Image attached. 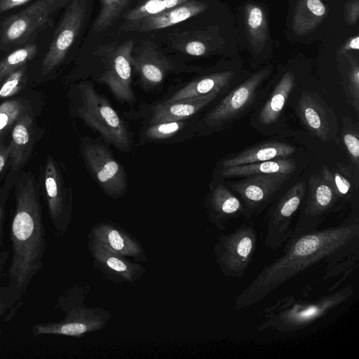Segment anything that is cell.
Instances as JSON below:
<instances>
[{"mask_svg": "<svg viewBox=\"0 0 359 359\" xmlns=\"http://www.w3.org/2000/svg\"><path fill=\"white\" fill-rule=\"evenodd\" d=\"M327 168L325 165L320 173L310 177L308 193L290 237L318 229L329 214L339 210L338 197L329 177Z\"/></svg>", "mask_w": 359, "mask_h": 359, "instance_id": "6", "label": "cell"}, {"mask_svg": "<svg viewBox=\"0 0 359 359\" xmlns=\"http://www.w3.org/2000/svg\"><path fill=\"white\" fill-rule=\"evenodd\" d=\"M130 1L100 0V10L93 25V32L100 33L111 26Z\"/></svg>", "mask_w": 359, "mask_h": 359, "instance_id": "36", "label": "cell"}, {"mask_svg": "<svg viewBox=\"0 0 359 359\" xmlns=\"http://www.w3.org/2000/svg\"><path fill=\"white\" fill-rule=\"evenodd\" d=\"M83 306H74L66 312L65 318L57 323L35 325L32 332L34 336L41 334H62L80 337L83 334L98 330L107 320L103 313Z\"/></svg>", "mask_w": 359, "mask_h": 359, "instance_id": "17", "label": "cell"}, {"mask_svg": "<svg viewBox=\"0 0 359 359\" xmlns=\"http://www.w3.org/2000/svg\"><path fill=\"white\" fill-rule=\"evenodd\" d=\"M73 109L75 116L99 133L107 144L124 152L131 149L133 139L126 123L91 81L74 86Z\"/></svg>", "mask_w": 359, "mask_h": 359, "instance_id": "3", "label": "cell"}, {"mask_svg": "<svg viewBox=\"0 0 359 359\" xmlns=\"http://www.w3.org/2000/svg\"><path fill=\"white\" fill-rule=\"evenodd\" d=\"M271 70V67L260 69L234 88L197 122V132L208 135L219 131L240 118L252 107L262 82Z\"/></svg>", "mask_w": 359, "mask_h": 359, "instance_id": "5", "label": "cell"}, {"mask_svg": "<svg viewBox=\"0 0 359 359\" xmlns=\"http://www.w3.org/2000/svg\"><path fill=\"white\" fill-rule=\"evenodd\" d=\"M170 46L175 51L191 56H203L215 48V37L209 30H191L170 33Z\"/></svg>", "mask_w": 359, "mask_h": 359, "instance_id": "25", "label": "cell"}, {"mask_svg": "<svg viewBox=\"0 0 359 359\" xmlns=\"http://www.w3.org/2000/svg\"><path fill=\"white\" fill-rule=\"evenodd\" d=\"M341 138L353 168L358 172L359 129L358 124L347 116L342 118Z\"/></svg>", "mask_w": 359, "mask_h": 359, "instance_id": "35", "label": "cell"}, {"mask_svg": "<svg viewBox=\"0 0 359 359\" xmlns=\"http://www.w3.org/2000/svg\"><path fill=\"white\" fill-rule=\"evenodd\" d=\"M197 131V122L190 118L149 125L142 133L144 142H173L188 137L189 132Z\"/></svg>", "mask_w": 359, "mask_h": 359, "instance_id": "29", "label": "cell"}, {"mask_svg": "<svg viewBox=\"0 0 359 359\" xmlns=\"http://www.w3.org/2000/svg\"><path fill=\"white\" fill-rule=\"evenodd\" d=\"M10 149L9 146H4L0 144V173L5 168L8 159L9 158Z\"/></svg>", "mask_w": 359, "mask_h": 359, "instance_id": "43", "label": "cell"}, {"mask_svg": "<svg viewBox=\"0 0 359 359\" xmlns=\"http://www.w3.org/2000/svg\"><path fill=\"white\" fill-rule=\"evenodd\" d=\"M296 168L293 159L285 157L250 164L222 168L221 175L224 178L245 177L259 174L291 175Z\"/></svg>", "mask_w": 359, "mask_h": 359, "instance_id": "26", "label": "cell"}, {"mask_svg": "<svg viewBox=\"0 0 359 359\" xmlns=\"http://www.w3.org/2000/svg\"><path fill=\"white\" fill-rule=\"evenodd\" d=\"M219 94L220 93L214 91L201 96L158 104L151 110L149 125L190 118L208 106Z\"/></svg>", "mask_w": 359, "mask_h": 359, "instance_id": "20", "label": "cell"}, {"mask_svg": "<svg viewBox=\"0 0 359 359\" xmlns=\"http://www.w3.org/2000/svg\"><path fill=\"white\" fill-rule=\"evenodd\" d=\"M132 68L138 74L142 86L153 89L173 69L172 61L149 41L135 43L130 54Z\"/></svg>", "mask_w": 359, "mask_h": 359, "instance_id": "16", "label": "cell"}, {"mask_svg": "<svg viewBox=\"0 0 359 359\" xmlns=\"http://www.w3.org/2000/svg\"><path fill=\"white\" fill-rule=\"evenodd\" d=\"M3 217V208L0 206V238H1V221Z\"/></svg>", "mask_w": 359, "mask_h": 359, "instance_id": "45", "label": "cell"}, {"mask_svg": "<svg viewBox=\"0 0 359 359\" xmlns=\"http://www.w3.org/2000/svg\"><path fill=\"white\" fill-rule=\"evenodd\" d=\"M345 165L340 164L334 170L327 168V172L334 188L339 201V210L353 202L355 191L358 187L354 185L353 174Z\"/></svg>", "mask_w": 359, "mask_h": 359, "instance_id": "32", "label": "cell"}, {"mask_svg": "<svg viewBox=\"0 0 359 359\" xmlns=\"http://www.w3.org/2000/svg\"><path fill=\"white\" fill-rule=\"evenodd\" d=\"M206 208L209 221L219 230L226 229V224L230 219L246 215L243 203L222 184L211 188Z\"/></svg>", "mask_w": 359, "mask_h": 359, "instance_id": "19", "label": "cell"}, {"mask_svg": "<svg viewBox=\"0 0 359 359\" xmlns=\"http://www.w3.org/2000/svg\"><path fill=\"white\" fill-rule=\"evenodd\" d=\"M306 194V184L300 181L291 187L273 205L264 217L263 243L276 250L283 246L292 233L294 217Z\"/></svg>", "mask_w": 359, "mask_h": 359, "instance_id": "11", "label": "cell"}, {"mask_svg": "<svg viewBox=\"0 0 359 359\" xmlns=\"http://www.w3.org/2000/svg\"><path fill=\"white\" fill-rule=\"evenodd\" d=\"M90 250L98 264L111 273L125 280L132 282L143 272L144 269L140 265L131 263L123 256L111 252L94 240H93Z\"/></svg>", "mask_w": 359, "mask_h": 359, "instance_id": "27", "label": "cell"}, {"mask_svg": "<svg viewBox=\"0 0 359 359\" xmlns=\"http://www.w3.org/2000/svg\"><path fill=\"white\" fill-rule=\"evenodd\" d=\"M257 247V234L252 224L244 223L233 232L222 235L214 251L222 274L243 278L252 262Z\"/></svg>", "mask_w": 359, "mask_h": 359, "instance_id": "8", "label": "cell"}, {"mask_svg": "<svg viewBox=\"0 0 359 359\" xmlns=\"http://www.w3.org/2000/svg\"><path fill=\"white\" fill-rule=\"evenodd\" d=\"M8 302L6 299L4 293L0 292V315H1L8 308Z\"/></svg>", "mask_w": 359, "mask_h": 359, "instance_id": "44", "label": "cell"}, {"mask_svg": "<svg viewBox=\"0 0 359 359\" xmlns=\"http://www.w3.org/2000/svg\"><path fill=\"white\" fill-rule=\"evenodd\" d=\"M37 47L30 43L11 52L0 62V82L8 74L25 65L36 55Z\"/></svg>", "mask_w": 359, "mask_h": 359, "instance_id": "34", "label": "cell"}, {"mask_svg": "<svg viewBox=\"0 0 359 359\" xmlns=\"http://www.w3.org/2000/svg\"><path fill=\"white\" fill-rule=\"evenodd\" d=\"M245 27L249 41L256 51H260L268 39L266 18L264 10L258 5L245 6Z\"/></svg>", "mask_w": 359, "mask_h": 359, "instance_id": "31", "label": "cell"}, {"mask_svg": "<svg viewBox=\"0 0 359 359\" xmlns=\"http://www.w3.org/2000/svg\"><path fill=\"white\" fill-rule=\"evenodd\" d=\"M359 17V1L351 0L345 6V18L350 25H355Z\"/></svg>", "mask_w": 359, "mask_h": 359, "instance_id": "40", "label": "cell"}, {"mask_svg": "<svg viewBox=\"0 0 359 359\" xmlns=\"http://www.w3.org/2000/svg\"><path fill=\"white\" fill-rule=\"evenodd\" d=\"M13 256L8 270L13 292H25L43 265L46 247L41 205L34 181L21 177L15 189L11 227Z\"/></svg>", "mask_w": 359, "mask_h": 359, "instance_id": "2", "label": "cell"}, {"mask_svg": "<svg viewBox=\"0 0 359 359\" xmlns=\"http://www.w3.org/2000/svg\"><path fill=\"white\" fill-rule=\"evenodd\" d=\"M236 72L227 70L215 72L198 77L188 83L170 96L164 102L204 95L214 91L224 92L230 85Z\"/></svg>", "mask_w": 359, "mask_h": 359, "instance_id": "23", "label": "cell"}, {"mask_svg": "<svg viewBox=\"0 0 359 359\" xmlns=\"http://www.w3.org/2000/svg\"><path fill=\"white\" fill-rule=\"evenodd\" d=\"M322 0H299L292 19V29L298 36L313 30L326 15Z\"/></svg>", "mask_w": 359, "mask_h": 359, "instance_id": "30", "label": "cell"}, {"mask_svg": "<svg viewBox=\"0 0 359 359\" xmlns=\"http://www.w3.org/2000/svg\"><path fill=\"white\" fill-rule=\"evenodd\" d=\"M353 293V286L348 285L313 301L296 299L293 297L280 299L264 311L265 321L259 325V330L273 329L280 332L300 330L326 316Z\"/></svg>", "mask_w": 359, "mask_h": 359, "instance_id": "4", "label": "cell"}, {"mask_svg": "<svg viewBox=\"0 0 359 359\" xmlns=\"http://www.w3.org/2000/svg\"><path fill=\"white\" fill-rule=\"evenodd\" d=\"M358 253V210H353L337 226L290 237L283 254L266 265L242 290L234 307L240 310L260 302L290 279L320 262L327 264V274Z\"/></svg>", "mask_w": 359, "mask_h": 359, "instance_id": "1", "label": "cell"}, {"mask_svg": "<svg viewBox=\"0 0 359 359\" xmlns=\"http://www.w3.org/2000/svg\"><path fill=\"white\" fill-rule=\"evenodd\" d=\"M294 85V76L286 72L273 89L269 98L258 114V122L264 126H270L278 121Z\"/></svg>", "mask_w": 359, "mask_h": 359, "instance_id": "28", "label": "cell"}, {"mask_svg": "<svg viewBox=\"0 0 359 359\" xmlns=\"http://www.w3.org/2000/svg\"><path fill=\"white\" fill-rule=\"evenodd\" d=\"M88 8V0H72L68 4L43 60L42 75L62 63L83 25Z\"/></svg>", "mask_w": 359, "mask_h": 359, "instance_id": "12", "label": "cell"}, {"mask_svg": "<svg viewBox=\"0 0 359 359\" xmlns=\"http://www.w3.org/2000/svg\"><path fill=\"white\" fill-rule=\"evenodd\" d=\"M297 111L302 123L313 135L323 142L339 143L335 114L318 94L302 92Z\"/></svg>", "mask_w": 359, "mask_h": 359, "instance_id": "14", "label": "cell"}, {"mask_svg": "<svg viewBox=\"0 0 359 359\" xmlns=\"http://www.w3.org/2000/svg\"><path fill=\"white\" fill-rule=\"evenodd\" d=\"M93 240L123 257H133L137 260H142L143 250L138 243L123 231L114 226L100 224L93 230Z\"/></svg>", "mask_w": 359, "mask_h": 359, "instance_id": "24", "label": "cell"}, {"mask_svg": "<svg viewBox=\"0 0 359 359\" xmlns=\"http://www.w3.org/2000/svg\"><path fill=\"white\" fill-rule=\"evenodd\" d=\"M27 65L8 74L0 82V99L8 98L18 93L27 81Z\"/></svg>", "mask_w": 359, "mask_h": 359, "instance_id": "39", "label": "cell"}, {"mask_svg": "<svg viewBox=\"0 0 359 359\" xmlns=\"http://www.w3.org/2000/svg\"><path fill=\"white\" fill-rule=\"evenodd\" d=\"M34 140V118L29 109L15 122L11 128L9 158L14 171L20 168L29 158Z\"/></svg>", "mask_w": 359, "mask_h": 359, "instance_id": "21", "label": "cell"}, {"mask_svg": "<svg viewBox=\"0 0 359 359\" xmlns=\"http://www.w3.org/2000/svg\"><path fill=\"white\" fill-rule=\"evenodd\" d=\"M28 110V104L20 100H9L0 104V138Z\"/></svg>", "mask_w": 359, "mask_h": 359, "instance_id": "37", "label": "cell"}, {"mask_svg": "<svg viewBox=\"0 0 359 359\" xmlns=\"http://www.w3.org/2000/svg\"><path fill=\"white\" fill-rule=\"evenodd\" d=\"M43 182L50 220L57 233L62 235L71 219L72 196L51 156L46 160Z\"/></svg>", "mask_w": 359, "mask_h": 359, "instance_id": "15", "label": "cell"}, {"mask_svg": "<svg viewBox=\"0 0 359 359\" xmlns=\"http://www.w3.org/2000/svg\"><path fill=\"white\" fill-rule=\"evenodd\" d=\"M294 151V147L285 142H264L227 156L222 160V168L232 167L286 157Z\"/></svg>", "mask_w": 359, "mask_h": 359, "instance_id": "22", "label": "cell"}, {"mask_svg": "<svg viewBox=\"0 0 359 359\" xmlns=\"http://www.w3.org/2000/svg\"><path fill=\"white\" fill-rule=\"evenodd\" d=\"M290 177L284 174H259L231 184V188L243 201L246 210L245 218L250 219L263 210L275 198Z\"/></svg>", "mask_w": 359, "mask_h": 359, "instance_id": "13", "label": "cell"}, {"mask_svg": "<svg viewBox=\"0 0 359 359\" xmlns=\"http://www.w3.org/2000/svg\"><path fill=\"white\" fill-rule=\"evenodd\" d=\"M208 8L204 2L189 0L163 12L131 23H123L120 29L145 32L165 28L194 17Z\"/></svg>", "mask_w": 359, "mask_h": 359, "instance_id": "18", "label": "cell"}, {"mask_svg": "<svg viewBox=\"0 0 359 359\" xmlns=\"http://www.w3.org/2000/svg\"><path fill=\"white\" fill-rule=\"evenodd\" d=\"M69 0H38L5 20L0 27V47L25 43L48 22L50 16Z\"/></svg>", "mask_w": 359, "mask_h": 359, "instance_id": "10", "label": "cell"}, {"mask_svg": "<svg viewBox=\"0 0 359 359\" xmlns=\"http://www.w3.org/2000/svg\"><path fill=\"white\" fill-rule=\"evenodd\" d=\"M189 0H144L123 16L124 23H131L173 8Z\"/></svg>", "mask_w": 359, "mask_h": 359, "instance_id": "33", "label": "cell"}, {"mask_svg": "<svg viewBox=\"0 0 359 359\" xmlns=\"http://www.w3.org/2000/svg\"><path fill=\"white\" fill-rule=\"evenodd\" d=\"M135 43V40L130 39L102 48L98 53L101 69L94 76L95 80L108 86L117 100L128 103L135 100L131 87L133 68L130 64V54Z\"/></svg>", "mask_w": 359, "mask_h": 359, "instance_id": "7", "label": "cell"}, {"mask_svg": "<svg viewBox=\"0 0 359 359\" xmlns=\"http://www.w3.org/2000/svg\"><path fill=\"white\" fill-rule=\"evenodd\" d=\"M350 63V68L344 85V92L348 102L359 113V64L351 55L345 53Z\"/></svg>", "mask_w": 359, "mask_h": 359, "instance_id": "38", "label": "cell"}, {"mask_svg": "<svg viewBox=\"0 0 359 359\" xmlns=\"http://www.w3.org/2000/svg\"><path fill=\"white\" fill-rule=\"evenodd\" d=\"M81 151L91 176L106 194L118 198L127 192V174L104 143L83 138Z\"/></svg>", "mask_w": 359, "mask_h": 359, "instance_id": "9", "label": "cell"}, {"mask_svg": "<svg viewBox=\"0 0 359 359\" xmlns=\"http://www.w3.org/2000/svg\"><path fill=\"white\" fill-rule=\"evenodd\" d=\"M30 0H0V13L21 6Z\"/></svg>", "mask_w": 359, "mask_h": 359, "instance_id": "42", "label": "cell"}, {"mask_svg": "<svg viewBox=\"0 0 359 359\" xmlns=\"http://www.w3.org/2000/svg\"><path fill=\"white\" fill-rule=\"evenodd\" d=\"M359 49V36L355 35L347 39L346 42L339 49V54H345L349 50H358Z\"/></svg>", "mask_w": 359, "mask_h": 359, "instance_id": "41", "label": "cell"}]
</instances>
